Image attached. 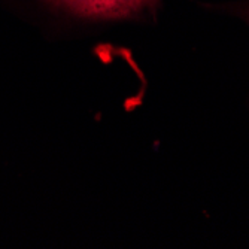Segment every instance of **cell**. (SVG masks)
Listing matches in <instances>:
<instances>
[{
  "instance_id": "cell-1",
  "label": "cell",
  "mask_w": 249,
  "mask_h": 249,
  "mask_svg": "<svg viewBox=\"0 0 249 249\" xmlns=\"http://www.w3.org/2000/svg\"><path fill=\"white\" fill-rule=\"evenodd\" d=\"M71 11L97 18H123L133 14L128 0H53Z\"/></svg>"
},
{
  "instance_id": "cell-2",
  "label": "cell",
  "mask_w": 249,
  "mask_h": 249,
  "mask_svg": "<svg viewBox=\"0 0 249 249\" xmlns=\"http://www.w3.org/2000/svg\"><path fill=\"white\" fill-rule=\"evenodd\" d=\"M128 3L134 12V11H139L146 6H154L157 3V0H128Z\"/></svg>"
}]
</instances>
